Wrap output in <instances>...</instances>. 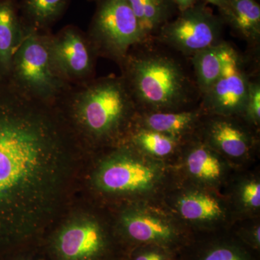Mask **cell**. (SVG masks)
<instances>
[{"label":"cell","instance_id":"1","mask_svg":"<svg viewBox=\"0 0 260 260\" xmlns=\"http://www.w3.org/2000/svg\"><path fill=\"white\" fill-rule=\"evenodd\" d=\"M79 146L54 106L0 79V256L50 232Z\"/></svg>","mask_w":260,"mask_h":260},{"label":"cell","instance_id":"2","mask_svg":"<svg viewBox=\"0 0 260 260\" xmlns=\"http://www.w3.org/2000/svg\"><path fill=\"white\" fill-rule=\"evenodd\" d=\"M119 66L138 113L191 110L201 101L189 58L153 39L132 47Z\"/></svg>","mask_w":260,"mask_h":260},{"label":"cell","instance_id":"3","mask_svg":"<svg viewBox=\"0 0 260 260\" xmlns=\"http://www.w3.org/2000/svg\"><path fill=\"white\" fill-rule=\"evenodd\" d=\"M55 107L80 145L84 140L114 138L138 114L120 75L95 77L87 83L72 85Z\"/></svg>","mask_w":260,"mask_h":260},{"label":"cell","instance_id":"4","mask_svg":"<svg viewBox=\"0 0 260 260\" xmlns=\"http://www.w3.org/2000/svg\"><path fill=\"white\" fill-rule=\"evenodd\" d=\"M22 27L21 40L7 80L27 97L55 107L72 85L59 78L51 64L48 48L51 31H40L23 23Z\"/></svg>","mask_w":260,"mask_h":260},{"label":"cell","instance_id":"5","mask_svg":"<svg viewBox=\"0 0 260 260\" xmlns=\"http://www.w3.org/2000/svg\"><path fill=\"white\" fill-rule=\"evenodd\" d=\"M87 35L99 57L119 65L129 49L144 42L127 0H99Z\"/></svg>","mask_w":260,"mask_h":260},{"label":"cell","instance_id":"6","mask_svg":"<svg viewBox=\"0 0 260 260\" xmlns=\"http://www.w3.org/2000/svg\"><path fill=\"white\" fill-rule=\"evenodd\" d=\"M224 25L221 17L214 14L204 0H198L193 6L179 12L152 39L189 59L198 51L224 40Z\"/></svg>","mask_w":260,"mask_h":260},{"label":"cell","instance_id":"7","mask_svg":"<svg viewBox=\"0 0 260 260\" xmlns=\"http://www.w3.org/2000/svg\"><path fill=\"white\" fill-rule=\"evenodd\" d=\"M48 48L54 71L66 83L80 85L95 78L99 56L86 32L66 25L55 34L50 32Z\"/></svg>","mask_w":260,"mask_h":260},{"label":"cell","instance_id":"8","mask_svg":"<svg viewBox=\"0 0 260 260\" xmlns=\"http://www.w3.org/2000/svg\"><path fill=\"white\" fill-rule=\"evenodd\" d=\"M242 55L236 50L229 56L223 71L211 88L201 97L200 106L205 112L232 116L243 114L251 78L257 74L249 64L257 52Z\"/></svg>","mask_w":260,"mask_h":260},{"label":"cell","instance_id":"9","mask_svg":"<svg viewBox=\"0 0 260 260\" xmlns=\"http://www.w3.org/2000/svg\"><path fill=\"white\" fill-rule=\"evenodd\" d=\"M47 260H112L107 237L92 223L74 224L39 242Z\"/></svg>","mask_w":260,"mask_h":260},{"label":"cell","instance_id":"10","mask_svg":"<svg viewBox=\"0 0 260 260\" xmlns=\"http://www.w3.org/2000/svg\"><path fill=\"white\" fill-rule=\"evenodd\" d=\"M109 164L100 174L101 185L105 190L144 191L153 185L156 178L155 170L140 160L121 158Z\"/></svg>","mask_w":260,"mask_h":260},{"label":"cell","instance_id":"11","mask_svg":"<svg viewBox=\"0 0 260 260\" xmlns=\"http://www.w3.org/2000/svg\"><path fill=\"white\" fill-rule=\"evenodd\" d=\"M23 34L17 0H0V79L9 78L15 50Z\"/></svg>","mask_w":260,"mask_h":260},{"label":"cell","instance_id":"12","mask_svg":"<svg viewBox=\"0 0 260 260\" xmlns=\"http://www.w3.org/2000/svg\"><path fill=\"white\" fill-rule=\"evenodd\" d=\"M236 50L232 44L223 40L198 51L189 58L201 97L218 79L228 59Z\"/></svg>","mask_w":260,"mask_h":260},{"label":"cell","instance_id":"13","mask_svg":"<svg viewBox=\"0 0 260 260\" xmlns=\"http://www.w3.org/2000/svg\"><path fill=\"white\" fill-rule=\"evenodd\" d=\"M124 229L126 240L135 245L153 244L169 248L179 239L172 225L150 215H129Z\"/></svg>","mask_w":260,"mask_h":260},{"label":"cell","instance_id":"14","mask_svg":"<svg viewBox=\"0 0 260 260\" xmlns=\"http://www.w3.org/2000/svg\"><path fill=\"white\" fill-rule=\"evenodd\" d=\"M237 37L257 52L260 43V6L256 0H230L229 13L222 18Z\"/></svg>","mask_w":260,"mask_h":260},{"label":"cell","instance_id":"15","mask_svg":"<svg viewBox=\"0 0 260 260\" xmlns=\"http://www.w3.org/2000/svg\"><path fill=\"white\" fill-rule=\"evenodd\" d=\"M144 41L155 34L179 13L173 0H127Z\"/></svg>","mask_w":260,"mask_h":260},{"label":"cell","instance_id":"16","mask_svg":"<svg viewBox=\"0 0 260 260\" xmlns=\"http://www.w3.org/2000/svg\"><path fill=\"white\" fill-rule=\"evenodd\" d=\"M203 112L201 107L198 110L181 111L176 112L138 113L140 126L158 132L179 140L194 127Z\"/></svg>","mask_w":260,"mask_h":260},{"label":"cell","instance_id":"17","mask_svg":"<svg viewBox=\"0 0 260 260\" xmlns=\"http://www.w3.org/2000/svg\"><path fill=\"white\" fill-rule=\"evenodd\" d=\"M220 116L210 123L207 133L208 139L229 156L239 158L245 155L249 148L247 133L229 116Z\"/></svg>","mask_w":260,"mask_h":260},{"label":"cell","instance_id":"18","mask_svg":"<svg viewBox=\"0 0 260 260\" xmlns=\"http://www.w3.org/2000/svg\"><path fill=\"white\" fill-rule=\"evenodd\" d=\"M70 0H22L19 3L22 23L40 31L51 27L64 15Z\"/></svg>","mask_w":260,"mask_h":260},{"label":"cell","instance_id":"19","mask_svg":"<svg viewBox=\"0 0 260 260\" xmlns=\"http://www.w3.org/2000/svg\"><path fill=\"white\" fill-rule=\"evenodd\" d=\"M179 208L181 215L191 220H211L222 214L218 202L213 197L202 193L186 195L179 200Z\"/></svg>","mask_w":260,"mask_h":260},{"label":"cell","instance_id":"20","mask_svg":"<svg viewBox=\"0 0 260 260\" xmlns=\"http://www.w3.org/2000/svg\"><path fill=\"white\" fill-rule=\"evenodd\" d=\"M186 161L189 172L199 179L213 180L221 174V166L218 159L205 145H200L193 148Z\"/></svg>","mask_w":260,"mask_h":260},{"label":"cell","instance_id":"21","mask_svg":"<svg viewBox=\"0 0 260 260\" xmlns=\"http://www.w3.org/2000/svg\"><path fill=\"white\" fill-rule=\"evenodd\" d=\"M133 140L147 153L158 157L167 156L172 153L179 141L172 137L142 126L134 132Z\"/></svg>","mask_w":260,"mask_h":260},{"label":"cell","instance_id":"22","mask_svg":"<svg viewBox=\"0 0 260 260\" xmlns=\"http://www.w3.org/2000/svg\"><path fill=\"white\" fill-rule=\"evenodd\" d=\"M194 260H252L242 248L228 243L206 248Z\"/></svg>","mask_w":260,"mask_h":260},{"label":"cell","instance_id":"23","mask_svg":"<svg viewBox=\"0 0 260 260\" xmlns=\"http://www.w3.org/2000/svg\"><path fill=\"white\" fill-rule=\"evenodd\" d=\"M243 114L254 123L260 119V81L257 74L251 78Z\"/></svg>","mask_w":260,"mask_h":260},{"label":"cell","instance_id":"24","mask_svg":"<svg viewBox=\"0 0 260 260\" xmlns=\"http://www.w3.org/2000/svg\"><path fill=\"white\" fill-rule=\"evenodd\" d=\"M137 249L128 260H172L167 251L169 248L158 244H144Z\"/></svg>","mask_w":260,"mask_h":260},{"label":"cell","instance_id":"25","mask_svg":"<svg viewBox=\"0 0 260 260\" xmlns=\"http://www.w3.org/2000/svg\"><path fill=\"white\" fill-rule=\"evenodd\" d=\"M42 252L39 243H36L10 251L8 254L0 256V260H47L44 254L42 257L39 256Z\"/></svg>","mask_w":260,"mask_h":260},{"label":"cell","instance_id":"26","mask_svg":"<svg viewBox=\"0 0 260 260\" xmlns=\"http://www.w3.org/2000/svg\"><path fill=\"white\" fill-rule=\"evenodd\" d=\"M242 198L246 205L252 208H259L260 205L259 183L252 181L246 184L243 189Z\"/></svg>","mask_w":260,"mask_h":260},{"label":"cell","instance_id":"27","mask_svg":"<svg viewBox=\"0 0 260 260\" xmlns=\"http://www.w3.org/2000/svg\"><path fill=\"white\" fill-rule=\"evenodd\" d=\"M204 1L207 4L209 3L217 7L220 12V16L222 18L228 15L230 10V0H204Z\"/></svg>","mask_w":260,"mask_h":260},{"label":"cell","instance_id":"28","mask_svg":"<svg viewBox=\"0 0 260 260\" xmlns=\"http://www.w3.org/2000/svg\"><path fill=\"white\" fill-rule=\"evenodd\" d=\"M179 12L183 11L193 6L198 0H173Z\"/></svg>","mask_w":260,"mask_h":260},{"label":"cell","instance_id":"29","mask_svg":"<svg viewBox=\"0 0 260 260\" xmlns=\"http://www.w3.org/2000/svg\"><path fill=\"white\" fill-rule=\"evenodd\" d=\"M89 2H95V3H96V2L99 1V0H88Z\"/></svg>","mask_w":260,"mask_h":260},{"label":"cell","instance_id":"30","mask_svg":"<svg viewBox=\"0 0 260 260\" xmlns=\"http://www.w3.org/2000/svg\"><path fill=\"white\" fill-rule=\"evenodd\" d=\"M112 260H116V259H112Z\"/></svg>","mask_w":260,"mask_h":260}]
</instances>
